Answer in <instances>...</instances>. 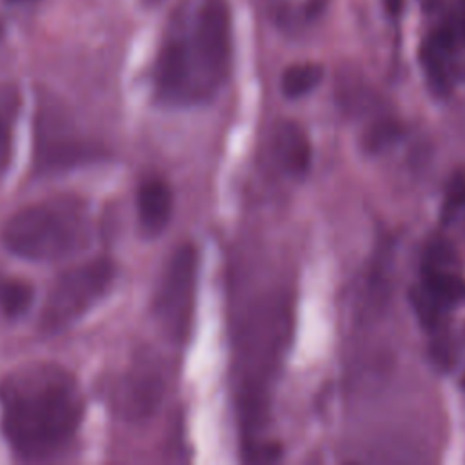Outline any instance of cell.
<instances>
[{"label":"cell","mask_w":465,"mask_h":465,"mask_svg":"<svg viewBox=\"0 0 465 465\" xmlns=\"http://www.w3.org/2000/svg\"><path fill=\"white\" fill-rule=\"evenodd\" d=\"M76 378L56 363H25L0 383V425L11 449L44 460L65 449L84 418Z\"/></svg>","instance_id":"1"},{"label":"cell","mask_w":465,"mask_h":465,"mask_svg":"<svg viewBox=\"0 0 465 465\" xmlns=\"http://www.w3.org/2000/svg\"><path fill=\"white\" fill-rule=\"evenodd\" d=\"M231 67L227 0H198L191 15L173 20L154 65V93L169 105L209 100Z\"/></svg>","instance_id":"2"},{"label":"cell","mask_w":465,"mask_h":465,"mask_svg":"<svg viewBox=\"0 0 465 465\" xmlns=\"http://www.w3.org/2000/svg\"><path fill=\"white\" fill-rule=\"evenodd\" d=\"M93 234L89 209L74 196L29 203L2 225L5 249L31 262H58L80 252Z\"/></svg>","instance_id":"3"},{"label":"cell","mask_w":465,"mask_h":465,"mask_svg":"<svg viewBox=\"0 0 465 465\" xmlns=\"http://www.w3.org/2000/svg\"><path fill=\"white\" fill-rule=\"evenodd\" d=\"M116 267L109 258H96L67 269L51 287L40 314L45 332H58L82 318L111 289Z\"/></svg>","instance_id":"4"},{"label":"cell","mask_w":465,"mask_h":465,"mask_svg":"<svg viewBox=\"0 0 465 465\" xmlns=\"http://www.w3.org/2000/svg\"><path fill=\"white\" fill-rule=\"evenodd\" d=\"M198 256L193 245H180L167 260L154 294V316L163 331L183 340L189 332L196 294Z\"/></svg>","instance_id":"5"},{"label":"cell","mask_w":465,"mask_h":465,"mask_svg":"<svg viewBox=\"0 0 465 465\" xmlns=\"http://www.w3.org/2000/svg\"><path fill=\"white\" fill-rule=\"evenodd\" d=\"M445 247H432L421 263L420 283L414 291L418 316L434 327L441 316L465 302V278L450 262Z\"/></svg>","instance_id":"6"},{"label":"cell","mask_w":465,"mask_h":465,"mask_svg":"<svg viewBox=\"0 0 465 465\" xmlns=\"http://www.w3.org/2000/svg\"><path fill=\"white\" fill-rule=\"evenodd\" d=\"M140 231L153 238L163 232L173 216V191L160 178L145 180L136 196Z\"/></svg>","instance_id":"7"},{"label":"cell","mask_w":465,"mask_h":465,"mask_svg":"<svg viewBox=\"0 0 465 465\" xmlns=\"http://www.w3.org/2000/svg\"><path fill=\"white\" fill-rule=\"evenodd\" d=\"M272 151L285 173L300 176L309 169L311 145L305 133L291 122H283L274 129Z\"/></svg>","instance_id":"8"},{"label":"cell","mask_w":465,"mask_h":465,"mask_svg":"<svg viewBox=\"0 0 465 465\" xmlns=\"http://www.w3.org/2000/svg\"><path fill=\"white\" fill-rule=\"evenodd\" d=\"M158 391L156 372L149 365H140L125 378L118 405L127 416H143L154 407Z\"/></svg>","instance_id":"9"},{"label":"cell","mask_w":465,"mask_h":465,"mask_svg":"<svg viewBox=\"0 0 465 465\" xmlns=\"http://www.w3.org/2000/svg\"><path fill=\"white\" fill-rule=\"evenodd\" d=\"M323 80V67L314 62L294 64L282 74V93L287 98H302L314 91Z\"/></svg>","instance_id":"10"},{"label":"cell","mask_w":465,"mask_h":465,"mask_svg":"<svg viewBox=\"0 0 465 465\" xmlns=\"http://www.w3.org/2000/svg\"><path fill=\"white\" fill-rule=\"evenodd\" d=\"M33 302V287L18 278L0 276V311L9 318L22 316Z\"/></svg>","instance_id":"11"},{"label":"cell","mask_w":465,"mask_h":465,"mask_svg":"<svg viewBox=\"0 0 465 465\" xmlns=\"http://www.w3.org/2000/svg\"><path fill=\"white\" fill-rule=\"evenodd\" d=\"M465 209V173H456L447 183L441 202V223L449 225Z\"/></svg>","instance_id":"12"},{"label":"cell","mask_w":465,"mask_h":465,"mask_svg":"<svg viewBox=\"0 0 465 465\" xmlns=\"http://www.w3.org/2000/svg\"><path fill=\"white\" fill-rule=\"evenodd\" d=\"M11 154H13L11 131H9V125L4 122V118H0V173L9 165Z\"/></svg>","instance_id":"13"},{"label":"cell","mask_w":465,"mask_h":465,"mask_svg":"<svg viewBox=\"0 0 465 465\" xmlns=\"http://www.w3.org/2000/svg\"><path fill=\"white\" fill-rule=\"evenodd\" d=\"M2 35H4V27H2V22H0V38H2Z\"/></svg>","instance_id":"14"},{"label":"cell","mask_w":465,"mask_h":465,"mask_svg":"<svg viewBox=\"0 0 465 465\" xmlns=\"http://www.w3.org/2000/svg\"><path fill=\"white\" fill-rule=\"evenodd\" d=\"M9 2H25V0H9Z\"/></svg>","instance_id":"15"},{"label":"cell","mask_w":465,"mask_h":465,"mask_svg":"<svg viewBox=\"0 0 465 465\" xmlns=\"http://www.w3.org/2000/svg\"><path fill=\"white\" fill-rule=\"evenodd\" d=\"M149 2H158V0H149Z\"/></svg>","instance_id":"16"},{"label":"cell","mask_w":465,"mask_h":465,"mask_svg":"<svg viewBox=\"0 0 465 465\" xmlns=\"http://www.w3.org/2000/svg\"><path fill=\"white\" fill-rule=\"evenodd\" d=\"M463 385H465V380H463Z\"/></svg>","instance_id":"17"}]
</instances>
